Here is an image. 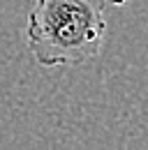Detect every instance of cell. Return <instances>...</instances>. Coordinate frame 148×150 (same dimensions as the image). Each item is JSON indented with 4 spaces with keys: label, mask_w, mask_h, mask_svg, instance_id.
<instances>
[{
    "label": "cell",
    "mask_w": 148,
    "mask_h": 150,
    "mask_svg": "<svg viewBox=\"0 0 148 150\" xmlns=\"http://www.w3.org/2000/svg\"><path fill=\"white\" fill-rule=\"evenodd\" d=\"M104 35V0H35L28 12L26 42L42 67H74L92 60Z\"/></svg>",
    "instance_id": "1"
},
{
    "label": "cell",
    "mask_w": 148,
    "mask_h": 150,
    "mask_svg": "<svg viewBox=\"0 0 148 150\" xmlns=\"http://www.w3.org/2000/svg\"><path fill=\"white\" fill-rule=\"evenodd\" d=\"M111 5H116V7H120V5H127L130 0H109Z\"/></svg>",
    "instance_id": "2"
}]
</instances>
